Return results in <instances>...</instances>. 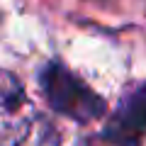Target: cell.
<instances>
[{"label": "cell", "instance_id": "obj_1", "mask_svg": "<svg viewBox=\"0 0 146 146\" xmlns=\"http://www.w3.org/2000/svg\"><path fill=\"white\" fill-rule=\"evenodd\" d=\"M42 88L49 105L58 115H66L76 122H90L105 115V102L93 88L73 76L61 63H49L42 73Z\"/></svg>", "mask_w": 146, "mask_h": 146}, {"label": "cell", "instance_id": "obj_2", "mask_svg": "<svg viewBox=\"0 0 146 146\" xmlns=\"http://www.w3.org/2000/svg\"><path fill=\"white\" fill-rule=\"evenodd\" d=\"M34 122V107L22 83L0 68V146H20Z\"/></svg>", "mask_w": 146, "mask_h": 146}, {"label": "cell", "instance_id": "obj_3", "mask_svg": "<svg viewBox=\"0 0 146 146\" xmlns=\"http://www.w3.org/2000/svg\"><path fill=\"white\" fill-rule=\"evenodd\" d=\"M146 131V83L122 100L105 127V136L119 146H134Z\"/></svg>", "mask_w": 146, "mask_h": 146}]
</instances>
